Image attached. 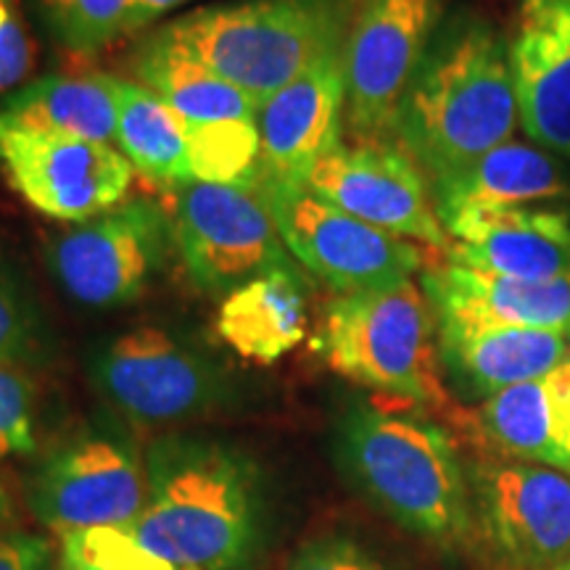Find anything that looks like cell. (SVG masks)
I'll return each mask as SVG.
<instances>
[{"label":"cell","mask_w":570,"mask_h":570,"mask_svg":"<svg viewBox=\"0 0 570 570\" xmlns=\"http://www.w3.org/2000/svg\"><path fill=\"white\" fill-rule=\"evenodd\" d=\"M265 479L230 441L167 433L146 449L135 539L177 570H248L265 541Z\"/></svg>","instance_id":"cell-1"},{"label":"cell","mask_w":570,"mask_h":570,"mask_svg":"<svg viewBox=\"0 0 570 570\" xmlns=\"http://www.w3.org/2000/svg\"><path fill=\"white\" fill-rule=\"evenodd\" d=\"M518 122L510 42L479 11H449L404 90L391 140L436 183L512 140Z\"/></svg>","instance_id":"cell-2"},{"label":"cell","mask_w":570,"mask_h":570,"mask_svg":"<svg viewBox=\"0 0 570 570\" xmlns=\"http://www.w3.org/2000/svg\"><path fill=\"white\" fill-rule=\"evenodd\" d=\"M344 479L396 525L439 547L473 533V494L449 433L417 412L354 399L333 425Z\"/></svg>","instance_id":"cell-3"},{"label":"cell","mask_w":570,"mask_h":570,"mask_svg":"<svg viewBox=\"0 0 570 570\" xmlns=\"http://www.w3.org/2000/svg\"><path fill=\"white\" fill-rule=\"evenodd\" d=\"M356 0H225L154 27L256 106L346 42Z\"/></svg>","instance_id":"cell-4"},{"label":"cell","mask_w":570,"mask_h":570,"mask_svg":"<svg viewBox=\"0 0 570 570\" xmlns=\"http://www.w3.org/2000/svg\"><path fill=\"white\" fill-rule=\"evenodd\" d=\"M88 377L119 417L142 428L180 425L244 399L223 356L190 331L161 323L132 325L92 344Z\"/></svg>","instance_id":"cell-5"},{"label":"cell","mask_w":570,"mask_h":570,"mask_svg":"<svg viewBox=\"0 0 570 570\" xmlns=\"http://www.w3.org/2000/svg\"><path fill=\"white\" fill-rule=\"evenodd\" d=\"M317 352L338 375L412 404H439L436 315L423 285L341 294L323 306Z\"/></svg>","instance_id":"cell-6"},{"label":"cell","mask_w":570,"mask_h":570,"mask_svg":"<svg viewBox=\"0 0 570 570\" xmlns=\"http://www.w3.org/2000/svg\"><path fill=\"white\" fill-rule=\"evenodd\" d=\"M175 248L167 206L132 196L56 233L46 246V262L71 302L88 309H117L138 302L167 273Z\"/></svg>","instance_id":"cell-7"},{"label":"cell","mask_w":570,"mask_h":570,"mask_svg":"<svg viewBox=\"0 0 570 570\" xmlns=\"http://www.w3.org/2000/svg\"><path fill=\"white\" fill-rule=\"evenodd\" d=\"M256 194L296 265L338 296L396 288L425 269L428 259L417 244L362 223L306 185L262 177Z\"/></svg>","instance_id":"cell-8"},{"label":"cell","mask_w":570,"mask_h":570,"mask_svg":"<svg viewBox=\"0 0 570 570\" xmlns=\"http://www.w3.org/2000/svg\"><path fill=\"white\" fill-rule=\"evenodd\" d=\"M177 254L204 296L223 298L269 273H304L256 190L217 183L167 188Z\"/></svg>","instance_id":"cell-9"},{"label":"cell","mask_w":570,"mask_h":570,"mask_svg":"<svg viewBox=\"0 0 570 570\" xmlns=\"http://www.w3.org/2000/svg\"><path fill=\"white\" fill-rule=\"evenodd\" d=\"M27 494L35 515L61 537L132 531L146 504V454L122 428L88 425L42 458Z\"/></svg>","instance_id":"cell-10"},{"label":"cell","mask_w":570,"mask_h":570,"mask_svg":"<svg viewBox=\"0 0 570 570\" xmlns=\"http://www.w3.org/2000/svg\"><path fill=\"white\" fill-rule=\"evenodd\" d=\"M446 17V0H356L344 46L346 127L356 142H394L404 90Z\"/></svg>","instance_id":"cell-11"},{"label":"cell","mask_w":570,"mask_h":570,"mask_svg":"<svg viewBox=\"0 0 570 570\" xmlns=\"http://www.w3.org/2000/svg\"><path fill=\"white\" fill-rule=\"evenodd\" d=\"M473 518L499 570H560L570 554V479L531 462H481Z\"/></svg>","instance_id":"cell-12"},{"label":"cell","mask_w":570,"mask_h":570,"mask_svg":"<svg viewBox=\"0 0 570 570\" xmlns=\"http://www.w3.org/2000/svg\"><path fill=\"white\" fill-rule=\"evenodd\" d=\"M0 169L27 204L71 225L122 204L135 175L114 142L6 125H0Z\"/></svg>","instance_id":"cell-13"},{"label":"cell","mask_w":570,"mask_h":570,"mask_svg":"<svg viewBox=\"0 0 570 570\" xmlns=\"http://www.w3.org/2000/svg\"><path fill=\"white\" fill-rule=\"evenodd\" d=\"M304 185L362 223L412 244L449 248L431 180L396 142H341L312 167Z\"/></svg>","instance_id":"cell-14"},{"label":"cell","mask_w":570,"mask_h":570,"mask_svg":"<svg viewBox=\"0 0 570 570\" xmlns=\"http://www.w3.org/2000/svg\"><path fill=\"white\" fill-rule=\"evenodd\" d=\"M346 46V42H344ZM336 48L259 106L262 167L267 180L304 185L312 167L344 142L346 67Z\"/></svg>","instance_id":"cell-15"},{"label":"cell","mask_w":570,"mask_h":570,"mask_svg":"<svg viewBox=\"0 0 570 570\" xmlns=\"http://www.w3.org/2000/svg\"><path fill=\"white\" fill-rule=\"evenodd\" d=\"M444 230L452 265L520 281H570V206L465 212Z\"/></svg>","instance_id":"cell-16"},{"label":"cell","mask_w":570,"mask_h":570,"mask_svg":"<svg viewBox=\"0 0 570 570\" xmlns=\"http://www.w3.org/2000/svg\"><path fill=\"white\" fill-rule=\"evenodd\" d=\"M510 67L523 130L539 148L570 159V0L523 6Z\"/></svg>","instance_id":"cell-17"},{"label":"cell","mask_w":570,"mask_h":570,"mask_svg":"<svg viewBox=\"0 0 570 570\" xmlns=\"http://www.w3.org/2000/svg\"><path fill=\"white\" fill-rule=\"evenodd\" d=\"M436 333L439 362L468 396L489 399L537 381L568 360L560 331L436 320Z\"/></svg>","instance_id":"cell-18"},{"label":"cell","mask_w":570,"mask_h":570,"mask_svg":"<svg viewBox=\"0 0 570 570\" xmlns=\"http://www.w3.org/2000/svg\"><path fill=\"white\" fill-rule=\"evenodd\" d=\"M420 285L436 320L560 333L570 325V281H520L446 262L423 269Z\"/></svg>","instance_id":"cell-19"},{"label":"cell","mask_w":570,"mask_h":570,"mask_svg":"<svg viewBox=\"0 0 570 570\" xmlns=\"http://www.w3.org/2000/svg\"><path fill=\"white\" fill-rule=\"evenodd\" d=\"M441 225L458 214L568 202L570 180L537 142L508 140L458 173L431 183Z\"/></svg>","instance_id":"cell-20"},{"label":"cell","mask_w":570,"mask_h":570,"mask_svg":"<svg viewBox=\"0 0 570 570\" xmlns=\"http://www.w3.org/2000/svg\"><path fill=\"white\" fill-rule=\"evenodd\" d=\"M479 425L489 444L510 458L570 475V362L489 396Z\"/></svg>","instance_id":"cell-21"},{"label":"cell","mask_w":570,"mask_h":570,"mask_svg":"<svg viewBox=\"0 0 570 570\" xmlns=\"http://www.w3.org/2000/svg\"><path fill=\"white\" fill-rule=\"evenodd\" d=\"M117 77L106 71L46 75L0 98V125L30 132L117 142Z\"/></svg>","instance_id":"cell-22"},{"label":"cell","mask_w":570,"mask_h":570,"mask_svg":"<svg viewBox=\"0 0 570 570\" xmlns=\"http://www.w3.org/2000/svg\"><path fill=\"white\" fill-rule=\"evenodd\" d=\"M306 273H269L219 302L217 333L235 354L275 365L306 336Z\"/></svg>","instance_id":"cell-23"},{"label":"cell","mask_w":570,"mask_h":570,"mask_svg":"<svg viewBox=\"0 0 570 570\" xmlns=\"http://www.w3.org/2000/svg\"><path fill=\"white\" fill-rule=\"evenodd\" d=\"M130 71L135 82L154 90L188 125L256 122L259 117V106L244 90L154 30L132 48Z\"/></svg>","instance_id":"cell-24"},{"label":"cell","mask_w":570,"mask_h":570,"mask_svg":"<svg viewBox=\"0 0 570 570\" xmlns=\"http://www.w3.org/2000/svg\"><path fill=\"white\" fill-rule=\"evenodd\" d=\"M117 142L132 169L164 188L194 180L180 114L146 85L122 77H117Z\"/></svg>","instance_id":"cell-25"},{"label":"cell","mask_w":570,"mask_h":570,"mask_svg":"<svg viewBox=\"0 0 570 570\" xmlns=\"http://www.w3.org/2000/svg\"><path fill=\"white\" fill-rule=\"evenodd\" d=\"M53 352V325L38 291L17 265L0 259V365L32 370Z\"/></svg>","instance_id":"cell-26"},{"label":"cell","mask_w":570,"mask_h":570,"mask_svg":"<svg viewBox=\"0 0 570 570\" xmlns=\"http://www.w3.org/2000/svg\"><path fill=\"white\" fill-rule=\"evenodd\" d=\"M190 175L198 183L235 185L256 190L265 175L262 167V140L256 122L188 125Z\"/></svg>","instance_id":"cell-27"},{"label":"cell","mask_w":570,"mask_h":570,"mask_svg":"<svg viewBox=\"0 0 570 570\" xmlns=\"http://www.w3.org/2000/svg\"><path fill=\"white\" fill-rule=\"evenodd\" d=\"M46 32L63 51L96 56L127 35L132 0H32Z\"/></svg>","instance_id":"cell-28"},{"label":"cell","mask_w":570,"mask_h":570,"mask_svg":"<svg viewBox=\"0 0 570 570\" xmlns=\"http://www.w3.org/2000/svg\"><path fill=\"white\" fill-rule=\"evenodd\" d=\"M38 449V386L30 370L0 365V460Z\"/></svg>","instance_id":"cell-29"},{"label":"cell","mask_w":570,"mask_h":570,"mask_svg":"<svg viewBox=\"0 0 570 570\" xmlns=\"http://www.w3.org/2000/svg\"><path fill=\"white\" fill-rule=\"evenodd\" d=\"M61 552L75 554L98 570H177L167 560L156 558L151 550L122 529H88L63 533Z\"/></svg>","instance_id":"cell-30"},{"label":"cell","mask_w":570,"mask_h":570,"mask_svg":"<svg viewBox=\"0 0 570 570\" xmlns=\"http://www.w3.org/2000/svg\"><path fill=\"white\" fill-rule=\"evenodd\" d=\"M288 570H394L381 558H375L360 541L341 537V533H327L306 541L294 554Z\"/></svg>","instance_id":"cell-31"},{"label":"cell","mask_w":570,"mask_h":570,"mask_svg":"<svg viewBox=\"0 0 570 570\" xmlns=\"http://www.w3.org/2000/svg\"><path fill=\"white\" fill-rule=\"evenodd\" d=\"M32 69V42L17 0H0V98L27 82Z\"/></svg>","instance_id":"cell-32"},{"label":"cell","mask_w":570,"mask_h":570,"mask_svg":"<svg viewBox=\"0 0 570 570\" xmlns=\"http://www.w3.org/2000/svg\"><path fill=\"white\" fill-rule=\"evenodd\" d=\"M51 541L21 531H0V570H51Z\"/></svg>","instance_id":"cell-33"},{"label":"cell","mask_w":570,"mask_h":570,"mask_svg":"<svg viewBox=\"0 0 570 570\" xmlns=\"http://www.w3.org/2000/svg\"><path fill=\"white\" fill-rule=\"evenodd\" d=\"M183 3H188V0H132V17L127 35L148 30V27L156 24L161 17H167L169 11H175Z\"/></svg>","instance_id":"cell-34"},{"label":"cell","mask_w":570,"mask_h":570,"mask_svg":"<svg viewBox=\"0 0 570 570\" xmlns=\"http://www.w3.org/2000/svg\"><path fill=\"white\" fill-rule=\"evenodd\" d=\"M13 518V504H11V497L9 491H6L3 483H0V529H3L6 523Z\"/></svg>","instance_id":"cell-35"},{"label":"cell","mask_w":570,"mask_h":570,"mask_svg":"<svg viewBox=\"0 0 570 570\" xmlns=\"http://www.w3.org/2000/svg\"><path fill=\"white\" fill-rule=\"evenodd\" d=\"M61 570H98V568H92L90 562L75 558V554L61 552Z\"/></svg>","instance_id":"cell-36"},{"label":"cell","mask_w":570,"mask_h":570,"mask_svg":"<svg viewBox=\"0 0 570 570\" xmlns=\"http://www.w3.org/2000/svg\"><path fill=\"white\" fill-rule=\"evenodd\" d=\"M562 336H566V356H568V362H570V325H568V331L562 333Z\"/></svg>","instance_id":"cell-37"},{"label":"cell","mask_w":570,"mask_h":570,"mask_svg":"<svg viewBox=\"0 0 570 570\" xmlns=\"http://www.w3.org/2000/svg\"><path fill=\"white\" fill-rule=\"evenodd\" d=\"M560 570H570V554H568V560L562 562V568H560Z\"/></svg>","instance_id":"cell-38"},{"label":"cell","mask_w":570,"mask_h":570,"mask_svg":"<svg viewBox=\"0 0 570 570\" xmlns=\"http://www.w3.org/2000/svg\"><path fill=\"white\" fill-rule=\"evenodd\" d=\"M523 6H531V3H539V0H520Z\"/></svg>","instance_id":"cell-39"}]
</instances>
